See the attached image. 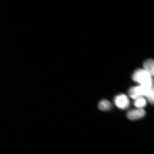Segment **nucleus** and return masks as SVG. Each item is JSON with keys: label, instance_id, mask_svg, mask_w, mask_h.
Listing matches in <instances>:
<instances>
[{"label": "nucleus", "instance_id": "1", "mask_svg": "<svg viewBox=\"0 0 154 154\" xmlns=\"http://www.w3.org/2000/svg\"><path fill=\"white\" fill-rule=\"evenodd\" d=\"M151 75L143 69H139L134 73L132 79L134 82L138 83L140 85L153 86V81Z\"/></svg>", "mask_w": 154, "mask_h": 154}, {"label": "nucleus", "instance_id": "2", "mask_svg": "<svg viewBox=\"0 0 154 154\" xmlns=\"http://www.w3.org/2000/svg\"><path fill=\"white\" fill-rule=\"evenodd\" d=\"M154 92L153 86L140 85L133 87L128 90V95L134 100L140 97L145 96L146 97Z\"/></svg>", "mask_w": 154, "mask_h": 154}, {"label": "nucleus", "instance_id": "3", "mask_svg": "<svg viewBox=\"0 0 154 154\" xmlns=\"http://www.w3.org/2000/svg\"><path fill=\"white\" fill-rule=\"evenodd\" d=\"M114 103L116 106L121 109H126L129 106L130 102L128 96L124 94H121L116 96Z\"/></svg>", "mask_w": 154, "mask_h": 154}, {"label": "nucleus", "instance_id": "4", "mask_svg": "<svg viewBox=\"0 0 154 154\" xmlns=\"http://www.w3.org/2000/svg\"><path fill=\"white\" fill-rule=\"evenodd\" d=\"M146 115L145 111L143 109H132L127 113V117L132 120H138L143 117Z\"/></svg>", "mask_w": 154, "mask_h": 154}, {"label": "nucleus", "instance_id": "5", "mask_svg": "<svg viewBox=\"0 0 154 154\" xmlns=\"http://www.w3.org/2000/svg\"><path fill=\"white\" fill-rule=\"evenodd\" d=\"M143 69L147 71L153 76L154 75V61L150 59L145 61L143 63Z\"/></svg>", "mask_w": 154, "mask_h": 154}, {"label": "nucleus", "instance_id": "6", "mask_svg": "<svg viewBox=\"0 0 154 154\" xmlns=\"http://www.w3.org/2000/svg\"><path fill=\"white\" fill-rule=\"evenodd\" d=\"M134 105L137 108L142 109L147 105V101L143 97H140L134 100Z\"/></svg>", "mask_w": 154, "mask_h": 154}, {"label": "nucleus", "instance_id": "7", "mask_svg": "<svg viewBox=\"0 0 154 154\" xmlns=\"http://www.w3.org/2000/svg\"><path fill=\"white\" fill-rule=\"evenodd\" d=\"M112 106L110 102L107 100H103L99 103V109L102 111H107L111 109Z\"/></svg>", "mask_w": 154, "mask_h": 154}]
</instances>
